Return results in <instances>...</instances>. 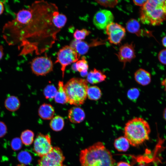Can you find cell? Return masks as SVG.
Segmentation results:
<instances>
[{
    "mask_svg": "<svg viewBox=\"0 0 166 166\" xmlns=\"http://www.w3.org/2000/svg\"><path fill=\"white\" fill-rule=\"evenodd\" d=\"M134 78L137 83L144 86L149 84L151 81L150 73L145 70L141 68L135 72L134 74Z\"/></svg>",
    "mask_w": 166,
    "mask_h": 166,
    "instance_id": "5bb4252c",
    "label": "cell"
},
{
    "mask_svg": "<svg viewBox=\"0 0 166 166\" xmlns=\"http://www.w3.org/2000/svg\"></svg>",
    "mask_w": 166,
    "mask_h": 166,
    "instance_id": "ee69618b",
    "label": "cell"
},
{
    "mask_svg": "<svg viewBox=\"0 0 166 166\" xmlns=\"http://www.w3.org/2000/svg\"><path fill=\"white\" fill-rule=\"evenodd\" d=\"M80 57L75 49L70 46L65 45L59 49L57 53L55 63H58L60 64L63 78L66 67L72 63L76 62Z\"/></svg>",
    "mask_w": 166,
    "mask_h": 166,
    "instance_id": "8992f818",
    "label": "cell"
},
{
    "mask_svg": "<svg viewBox=\"0 0 166 166\" xmlns=\"http://www.w3.org/2000/svg\"><path fill=\"white\" fill-rule=\"evenodd\" d=\"M114 20L112 13L107 10H102L97 11L94 16L93 22L94 25L98 29L104 30Z\"/></svg>",
    "mask_w": 166,
    "mask_h": 166,
    "instance_id": "8fae6325",
    "label": "cell"
},
{
    "mask_svg": "<svg viewBox=\"0 0 166 166\" xmlns=\"http://www.w3.org/2000/svg\"><path fill=\"white\" fill-rule=\"evenodd\" d=\"M4 48L2 45H0V61L4 55Z\"/></svg>",
    "mask_w": 166,
    "mask_h": 166,
    "instance_id": "8d00e7d4",
    "label": "cell"
},
{
    "mask_svg": "<svg viewBox=\"0 0 166 166\" xmlns=\"http://www.w3.org/2000/svg\"><path fill=\"white\" fill-rule=\"evenodd\" d=\"M17 158L22 166H25L30 164L32 160V157L30 154L25 151L20 152L18 155Z\"/></svg>",
    "mask_w": 166,
    "mask_h": 166,
    "instance_id": "4316f807",
    "label": "cell"
},
{
    "mask_svg": "<svg viewBox=\"0 0 166 166\" xmlns=\"http://www.w3.org/2000/svg\"><path fill=\"white\" fill-rule=\"evenodd\" d=\"M158 59L161 63L166 65V49H162L159 52Z\"/></svg>",
    "mask_w": 166,
    "mask_h": 166,
    "instance_id": "d6a6232c",
    "label": "cell"
},
{
    "mask_svg": "<svg viewBox=\"0 0 166 166\" xmlns=\"http://www.w3.org/2000/svg\"><path fill=\"white\" fill-rule=\"evenodd\" d=\"M101 91L99 87L97 86L88 87L87 90V97L89 99L97 101L101 98Z\"/></svg>",
    "mask_w": 166,
    "mask_h": 166,
    "instance_id": "7402d4cb",
    "label": "cell"
},
{
    "mask_svg": "<svg viewBox=\"0 0 166 166\" xmlns=\"http://www.w3.org/2000/svg\"><path fill=\"white\" fill-rule=\"evenodd\" d=\"M147 0H133V3L136 5L143 6L147 2Z\"/></svg>",
    "mask_w": 166,
    "mask_h": 166,
    "instance_id": "e575fe53",
    "label": "cell"
},
{
    "mask_svg": "<svg viewBox=\"0 0 166 166\" xmlns=\"http://www.w3.org/2000/svg\"><path fill=\"white\" fill-rule=\"evenodd\" d=\"M117 55L119 61L124 65L128 62H131L136 57L133 44L126 43L122 45Z\"/></svg>",
    "mask_w": 166,
    "mask_h": 166,
    "instance_id": "7c38bea8",
    "label": "cell"
},
{
    "mask_svg": "<svg viewBox=\"0 0 166 166\" xmlns=\"http://www.w3.org/2000/svg\"><path fill=\"white\" fill-rule=\"evenodd\" d=\"M101 5L105 7L113 8L118 3L117 0H96Z\"/></svg>",
    "mask_w": 166,
    "mask_h": 166,
    "instance_id": "4dcf8cb0",
    "label": "cell"
},
{
    "mask_svg": "<svg viewBox=\"0 0 166 166\" xmlns=\"http://www.w3.org/2000/svg\"><path fill=\"white\" fill-rule=\"evenodd\" d=\"M150 132L149 125L145 120L140 117H135L126 123L124 136L130 144L136 147L149 139Z\"/></svg>",
    "mask_w": 166,
    "mask_h": 166,
    "instance_id": "3957f363",
    "label": "cell"
},
{
    "mask_svg": "<svg viewBox=\"0 0 166 166\" xmlns=\"http://www.w3.org/2000/svg\"><path fill=\"white\" fill-rule=\"evenodd\" d=\"M140 19L144 24L159 25L166 19V0H147L140 9Z\"/></svg>",
    "mask_w": 166,
    "mask_h": 166,
    "instance_id": "277c9868",
    "label": "cell"
},
{
    "mask_svg": "<svg viewBox=\"0 0 166 166\" xmlns=\"http://www.w3.org/2000/svg\"><path fill=\"white\" fill-rule=\"evenodd\" d=\"M105 29L109 42L114 44H119L125 35V29L116 23H111L106 26Z\"/></svg>",
    "mask_w": 166,
    "mask_h": 166,
    "instance_id": "30bf717a",
    "label": "cell"
},
{
    "mask_svg": "<svg viewBox=\"0 0 166 166\" xmlns=\"http://www.w3.org/2000/svg\"><path fill=\"white\" fill-rule=\"evenodd\" d=\"M72 69L74 71H77L75 63H73L72 65Z\"/></svg>",
    "mask_w": 166,
    "mask_h": 166,
    "instance_id": "b9f144b4",
    "label": "cell"
},
{
    "mask_svg": "<svg viewBox=\"0 0 166 166\" xmlns=\"http://www.w3.org/2000/svg\"><path fill=\"white\" fill-rule=\"evenodd\" d=\"M126 28L127 31L131 33L134 34L137 36H143L144 32L140 28L139 22L134 19H131L126 24Z\"/></svg>",
    "mask_w": 166,
    "mask_h": 166,
    "instance_id": "ac0fdd59",
    "label": "cell"
},
{
    "mask_svg": "<svg viewBox=\"0 0 166 166\" xmlns=\"http://www.w3.org/2000/svg\"><path fill=\"white\" fill-rule=\"evenodd\" d=\"M163 115L164 119L166 121V107L163 111Z\"/></svg>",
    "mask_w": 166,
    "mask_h": 166,
    "instance_id": "60d3db41",
    "label": "cell"
},
{
    "mask_svg": "<svg viewBox=\"0 0 166 166\" xmlns=\"http://www.w3.org/2000/svg\"><path fill=\"white\" fill-rule=\"evenodd\" d=\"M70 46L75 48L80 56L87 53L90 46L86 42L76 40L73 42Z\"/></svg>",
    "mask_w": 166,
    "mask_h": 166,
    "instance_id": "ffe728a7",
    "label": "cell"
},
{
    "mask_svg": "<svg viewBox=\"0 0 166 166\" xmlns=\"http://www.w3.org/2000/svg\"><path fill=\"white\" fill-rule=\"evenodd\" d=\"M67 21L66 16L62 14H60L59 11L55 14L53 19V25L56 28L60 30L65 26Z\"/></svg>",
    "mask_w": 166,
    "mask_h": 166,
    "instance_id": "d4e9b609",
    "label": "cell"
},
{
    "mask_svg": "<svg viewBox=\"0 0 166 166\" xmlns=\"http://www.w3.org/2000/svg\"><path fill=\"white\" fill-rule=\"evenodd\" d=\"M4 5L3 3L0 1V15H1L4 11Z\"/></svg>",
    "mask_w": 166,
    "mask_h": 166,
    "instance_id": "74e56055",
    "label": "cell"
},
{
    "mask_svg": "<svg viewBox=\"0 0 166 166\" xmlns=\"http://www.w3.org/2000/svg\"><path fill=\"white\" fill-rule=\"evenodd\" d=\"M106 78V75L101 71L94 69L88 73L86 80L89 83L94 84L104 81Z\"/></svg>",
    "mask_w": 166,
    "mask_h": 166,
    "instance_id": "9a60e30c",
    "label": "cell"
},
{
    "mask_svg": "<svg viewBox=\"0 0 166 166\" xmlns=\"http://www.w3.org/2000/svg\"><path fill=\"white\" fill-rule=\"evenodd\" d=\"M140 94V92L138 89L136 88L131 89L128 92L127 96L130 100H135L138 98Z\"/></svg>",
    "mask_w": 166,
    "mask_h": 166,
    "instance_id": "1f68e13d",
    "label": "cell"
},
{
    "mask_svg": "<svg viewBox=\"0 0 166 166\" xmlns=\"http://www.w3.org/2000/svg\"><path fill=\"white\" fill-rule=\"evenodd\" d=\"M75 63L77 71L80 73L81 76H87L88 73L89 65L85 57H82L81 59L78 60Z\"/></svg>",
    "mask_w": 166,
    "mask_h": 166,
    "instance_id": "cb8c5ba5",
    "label": "cell"
},
{
    "mask_svg": "<svg viewBox=\"0 0 166 166\" xmlns=\"http://www.w3.org/2000/svg\"><path fill=\"white\" fill-rule=\"evenodd\" d=\"M68 117L69 121L73 123H79L82 122L85 117L84 110L81 108L75 106L69 109Z\"/></svg>",
    "mask_w": 166,
    "mask_h": 166,
    "instance_id": "4fadbf2b",
    "label": "cell"
},
{
    "mask_svg": "<svg viewBox=\"0 0 166 166\" xmlns=\"http://www.w3.org/2000/svg\"><path fill=\"white\" fill-rule=\"evenodd\" d=\"M88 86L86 80L73 78L64 85L68 103L78 106L83 104L87 97Z\"/></svg>",
    "mask_w": 166,
    "mask_h": 166,
    "instance_id": "5b68a950",
    "label": "cell"
},
{
    "mask_svg": "<svg viewBox=\"0 0 166 166\" xmlns=\"http://www.w3.org/2000/svg\"><path fill=\"white\" fill-rule=\"evenodd\" d=\"M162 42L163 45L166 48V36L163 38Z\"/></svg>",
    "mask_w": 166,
    "mask_h": 166,
    "instance_id": "f35d334b",
    "label": "cell"
},
{
    "mask_svg": "<svg viewBox=\"0 0 166 166\" xmlns=\"http://www.w3.org/2000/svg\"><path fill=\"white\" fill-rule=\"evenodd\" d=\"M58 11L54 3L35 1L26 9L19 11L14 19L6 23L2 36L10 45H18L20 55H39L49 49L57 40L60 30L53 23Z\"/></svg>",
    "mask_w": 166,
    "mask_h": 166,
    "instance_id": "6da1fadb",
    "label": "cell"
},
{
    "mask_svg": "<svg viewBox=\"0 0 166 166\" xmlns=\"http://www.w3.org/2000/svg\"><path fill=\"white\" fill-rule=\"evenodd\" d=\"M57 89L55 87L52 85H49L44 88L43 94L47 99H52L56 95Z\"/></svg>",
    "mask_w": 166,
    "mask_h": 166,
    "instance_id": "83f0119b",
    "label": "cell"
},
{
    "mask_svg": "<svg viewBox=\"0 0 166 166\" xmlns=\"http://www.w3.org/2000/svg\"><path fill=\"white\" fill-rule=\"evenodd\" d=\"M116 166H131L128 163L124 161H120L117 163Z\"/></svg>",
    "mask_w": 166,
    "mask_h": 166,
    "instance_id": "d590c367",
    "label": "cell"
},
{
    "mask_svg": "<svg viewBox=\"0 0 166 166\" xmlns=\"http://www.w3.org/2000/svg\"><path fill=\"white\" fill-rule=\"evenodd\" d=\"M63 82L59 81L58 84V89L54 98L56 103L64 104L68 103L67 96L64 88Z\"/></svg>",
    "mask_w": 166,
    "mask_h": 166,
    "instance_id": "d6986e66",
    "label": "cell"
},
{
    "mask_svg": "<svg viewBox=\"0 0 166 166\" xmlns=\"http://www.w3.org/2000/svg\"><path fill=\"white\" fill-rule=\"evenodd\" d=\"M65 159L61 149L55 147L49 153L41 157L38 164L39 166H66L63 164Z\"/></svg>",
    "mask_w": 166,
    "mask_h": 166,
    "instance_id": "ba28073f",
    "label": "cell"
},
{
    "mask_svg": "<svg viewBox=\"0 0 166 166\" xmlns=\"http://www.w3.org/2000/svg\"><path fill=\"white\" fill-rule=\"evenodd\" d=\"M161 84L164 87L165 90L166 91V77L162 81Z\"/></svg>",
    "mask_w": 166,
    "mask_h": 166,
    "instance_id": "ab89813d",
    "label": "cell"
},
{
    "mask_svg": "<svg viewBox=\"0 0 166 166\" xmlns=\"http://www.w3.org/2000/svg\"><path fill=\"white\" fill-rule=\"evenodd\" d=\"M34 133L31 130L27 129L21 133L20 139L22 143L26 146L30 145L34 140Z\"/></svg>",
    "mask_w": 166,
    "mask_h": 166,
    "instance_id": "484cf974",
    "label": "cell"
},
{
    "mask_svg": "<svg viewBox=\"0 0 166 166\" xmlns=\"http://www.w3.org/2000/svg\"><path fill=\"white\" fill-rule=\"evenodd\" d=\"M53 107L50 104L44 103L39 107L38 110L39 116L44 120L51 119L54 114Z\"/></svg>",
    "mask_w": 166,
    "mask_h": 166,
    "instance_id": "2e32d148",
    "label": "cell"
},
{
    "mask_svg": "<svg viewBox=\"0 0 166 166\" xmlns=\"http://www.w3.org/2000/svg\"><path fill=\"white\" fill-rule=\"evenodd\" d=\"M32 72L37 76H45L53 71V64L46 55L34 58L30 62Z\"/></svg>",
    "mask_w": 166,
    "mask_h": 166,
    "instance_id": "52a82bcc",
    "label": "cell"
},
{
    "mask_svg": "<svg viewBox=\"0 0 166 166\" xmlns=\"http://www.w3.org/2000/svg\"><path fill=\"white\" fill-rule=\"evenodd\" d=\"M7 127L3 121H0V138L3 137L7 133Z\"/></svg>",
    "mask_w": 166,
    "mask_h": 166,
    "instance_id": "836d02e7",
    "label": "cell"
},
{
    "mask_svg": "<svg viewBox=\"0 0 166 166\" xmlns=\"http://www.w3.org/2000/svg\"><path fill=\"white\" fill-rule=\"evenodd\" d=\"M129 143L124 136H121L116 138L114 142V146L117 151L126 152L129 148Z\"/></svg>",
    "mask_w": 166,
    "mask_h": 166,
    "instance_id": "44dd1931",
    "label": "cell"
},
{
    "mask_svg": "<svg viewBox=\"0 0 166 166\" xmlns=\"http://www.w3.org/2000/svg\"><path fill=\"white\" fill-rule=\"evenodd\" d=\"M4 106L8 110L15 112L18 110L21 106V103L19 98L16 96L10 95L5 99L4 103Z\"/></svg>",
    "mask_w": 166,
    "mask_h": 166,
    "instance_id": "e0dca14e",
    "label": "cell"
},
{
    "mask_svg": "<svg viewBox=\"0 0 166 166\" xmlns=\"http://www.w3.org/2000/svg\"><path fill=\"white\" fill-rule=\"evenodd\" d=\"M138 166H145L144 165H140Z\"/></svg>",
    "mask_w": 166,
    "mask_h": 166,
    "instance_id": "7bdbcfd3",
    "label": "cell"
},
{
    "mask_svg": "<svg viewBox=\"0 0 166 166\" xmlns=\"http://www.w3.org/2000/svg\"><path fill=\"white\" fill-rule=\"evenodd\" d=\"M53 148L49 135L40 133L37 135L34 143V150L38 156L41 157L49 153Z\"/></svg>",
    "mask_w": 166,
    "mask_h": 166,
    "instance_id": "9c48e42d",
    "label": "cell"
},
{
    "mask_svg": "<svg viewBox=\"0 0 166 166\" xmlns=\"http://www.w3.org/2000/svg\"><path fill=\"white\" fill-rule=\"evenodd\" d=\"M90 32L85 29L80 30L77 29L74 32L73 36L76 40H81L84 39L88 35Z\"/></svg>",
    "mask_w": 166,
    "mask_h": 166,
    "instance_id": "f1b7e54d",
    "label": "cell"
},
{
    "mask_svg": "<svg viewBox=\"0 0 166 166\" xmlns=\"http://www.w3.org/2000/svg\"><path fill=\"white\" fill-rule=\"evenodd\" d=\"M49 125L53 131H60L64 127V120L63 118L60 116H55L51 119Z\"/></svg>",
    "mask_w": 166,
    "mask_h": 166,
    "instance_id": "603a6c76",
    "label": "cell"
},
{
    "mask_svg": "<svg viewBox=\"0 0 166 166\" xmlns=\"http://www.w3.org/2000/svg\"><path fill=\"white\" fill-rule=\"evenodd\" d=\"M22 142L20 138L18 137L14 138L11 142V146L12 149L14 151L20 149L22 147Z\"/></svg>",
    "mask_w": 166,
    "mask_h": 166,
    "instance_id": "f546056e",
    "label": "cell"
},
{
    "mask_svg": "<svg viewBox=\"0 0 166 166\" xmlns=\"http://www.w3.org/2000/svg\"><path fill=\"white\" fill-rule=\"evenodd\" d=\"M81 166H114L115 160L101 142L81 151L79 155Z\"/></svg>",
    "mask_w": 166,
    "mask_h": 166,
    "instance_id": "7a4b0ae2",
    "label": "cell"
}]
</instances>
